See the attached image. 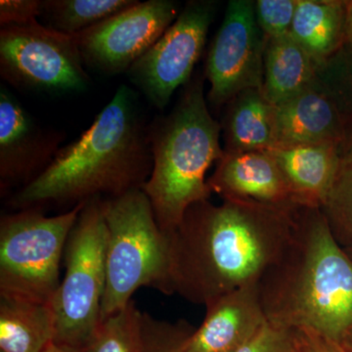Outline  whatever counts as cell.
<instances>
[{
    "instance_id": "cell-1",
    "label": "cell",
    "mask_w": 352,
    "mask_h": 352,
    "mask_svg": "<svg viewBox=\"0 0 352 352\" xmlns=\"http://www.w3.org/2000/svg\"><path fill=\"white\" fill-rule=\"evenodd\" d=\"M300 208L240 200L192 205L166 234L170 296L206 307L229 292L258 283L288 244Z\"/></svg>"
},
{
    "instance_id": "cell-2",
    "label": "cell",
    "mask_w": 352,
    "mask_h": 352,
    "mask_svg": "<svg viewBox=\"0 0 352 352\" xmlns=\"http://www.w3.org/2000/svg\"><path fill=\"white\" fill-rule=\"evenodd\" d=\"M149 124L138 95L120 85L91 126L63 146L47 170L9 200L14 210L55 205L75 208L142 189L153 170Z\"/></svg>"
},
{
    "instance_id": "cell-3",
    "label": "cell",
    "mask_w": 352,
    "mask_h": 352,
    "mask_svg": "<svg viewBox=\"0 0 352 352\" xmlns=\"http://www.w3.org/2000/svg\"><path fill=\"white\" fill-rule=\"evenodd\" d=\"M267 321L342 342L352 324V259L320 208H300L288 244L258 282Z\"/></svg>"
},
{
    "instance_id": "cell-4",
    "label": "cell",
    "mask_w": 352,
    "mask_h": 352,
    "mask_svg": "<svg viewBox=\"0 0 352 352\" xmlns=\"http://www.w3.org/2000/svg\"><path fill=\"white\" fill-rule=\"evenodd\" d=\"M204 76L191 78L170 113L149 124L153 170L142 190L164 234L177 227L192 205L210 200L206 175L224 155L221 124L208 112Z\"/></svg>"
},
{
    "instance_id": "cell-5",
    "label": "cell",
    "mask_w": 352,
    "mask_h": 352,
    "mask_svg": "<svg viewBox=\"0 0 352 352\" xmlns=\"http://www.w3.org/2000/svg\"><path fill=\"white\" fill-rule=\"evenodd\" d=\"M104 212L108 238L101 320L126 307L143 287L170 296L168 238L144 191L104 200Z\"/></svg>"
},
{
    "instance_id": "cell-6",
    "label": "cell",
    "mask_w": 352,
    "mask_h": 352,
    "mask_svg": "<svg viewBox=\"0 0 352 352\" xmlns=\"http://www.w3.org/2000/svg\"><path fill=\"white\" fill-rule=\"evenodd\" d=\"M85 203L55 217L38 208L0 219V296L51 305L69 233Z\"/></svg>"
},
{
    "instance_id": "cell-7",
    "label": "cell",
    "mask_w": 352,
    "mask_h": 352,
    "mask_svg": "<svg viewBox=\"0 0 352 352\" xmlns=\"http://www.w3.org/2000/svg\"><path fill=\"white\" fill-rule=\"evenodd\" d=\"M108 230L104 200L87 201L69 233L64 252V277L51 307L55 340L85 349L101 322L106 289Z\"/></svg>"
},
{
    "instance_id": "cell-8",
    "label": "cell",
    "mask_w": 352,
    "mask_h": 352,
    "mask_svg": "<svg viewBox=\"0 0 352 352\" xmlns=\"http://www.w3.org/2000/svg\"><path fill=\"white\" fill-rule=\"evenodd\" d=\"M74 36L38 20L0 29V75L14 87L60 94L82 92L91 80Z\"/></svg>"
},
{
    "instance_id": "cell-9",
    "label": "cell",
    "mask_w": 352,
    "mask_h": 352,
    "mask_svg": "<svg viewBox=\"0 0 352 352\" xmlns=\"http://www.w3.org/2000/svg\"><path fill=\"white\" fill-rule=\"evenodd\" d=\"M219 9L214 0H192L162 38L127 71L132 85L163 111L175 90L191 80Z\"/></svg>"
},
{
    "instance_id": "cell-10",
    "label": "cell",
    "mask_w": 352,
    "mask_h": 352,
    "mask_svg": "<svg viewBox=\"0 0 352 352\" xmlns=\"http://www.w3.org/2000/svg\"><path fill=\"white\" fill-rule=\"evenodd\" d=\"M266 41L254 1H229L206 61L205 78L210 83L208 100L214 107L228 104L244 90L263 88Z\"/></svg>"
},
{
    "instance_id": "cell-11",
    "label": "cell",
    "mask_w": 352,
    "mask_h": 352,
    "mask_svg": "<svg viewBox=\"0 0 352 352\" xmlns=\"http://www.w3.org/2000/svg\"><path fill=\"white\" fill-rule=\"evenodd\" d=\"M179 4L171 0L135 6L76 34L83 63L104 75L127 73L177 19Z\"/></svg>"
},
{
    "instance_id": "cell-12",
    "label": "cell",
    "mask_w": 352,
    "mask_h": 352,
    "mask_svg": "<svg viewBox=\"0 0 352 352\" xmlns=\"http://www.w3.org/2000/svg\"><path fill=\"white\" fill-rule=\"evenodd\" d=\"M61 132L36 122L6 87L0 88V192L31 184L61 149Z\"/></svg>"
},
{
    "instance_id": "cell-13",
    "label": "cell",
    "mask_w": 352,
    "mask_h": 352,
    "mask_svg": "<svg viewBox=\"0 0 352 352\" xmlns=\"http://www.w3.org/2000/svg\"><path fill=\"white\" fill-rule=\"evenodd\" d=\"M320 144L344 153L352 145L351 117L321 69L309 87L275 105V147Z\"/></svg>"
},
{
    "instance_id": "cell-14",
    "label": "cell",
    "mask_w": 352,
    "mask_h": 352,
    "mask_svg": "<svg viewBox=\"0 0 352 352\" xmlns=\"http://www.w3.org/2000/svg\"><path fill=\"white\" fill-rule=\"evenodd\" d=\"M208 184L222 200L256 201L286 210L300 208L268 151H224Z\"/></svg>"
},
{
    "instance_id": "cell-15",
    "label": "cell",
    "mask_w": 352,
    "mask_h": 352,
    "mask_svg": "<svg viewBox=\"0 0 352 352\" xmlns=\"http://www.w3.org/2000/svg\"><path fill=\"white\" fill-rule=\"evenodd\" d=\"M206 309L203 323L187 340L186 352H237L268 322L258 283L220 296Z\"/></svg>"
},
{
    "instance_id": "cell-16",
    "label": "cell",
    "mask_w": 352,
    "mask_h": 352,
    "mask_svg": "<svg viewBox=\"0 0 352 352\" xmlns=\"http://www.w3.org/2000/svg\"><path fill=\"white\" fill-rule=\"evenodd\" d=\"M300 208H321L337 173L342 147L333 144L275 147L268 150Z\"/></svg>"
},
{
    "instance_id": "cell-17",
    "label": "cell",
    "mask_w": 352,
    "mask_h": 352,
    "mask_svg": "<svg viewBox=\"0 0 352 352\" xmlns=\"http://www.w3.org/2000/svg\"><path fill=\"white\" fill-rule=\"evenodd\" d=\"M324 65L288 36L267 38L264 51L263 94L273 105L288 100L309 87Z\"/></svg>"
},
{
    "instance_id": "cell-18",
    "label": "cell",
    "mask_w": 352,
    "mask_h": 352,
    "mask_svg": "<svg viewBox=\"0 0 352 352\" xmlns=\"http://www.w3.org/2000/svg\"><path fill=\"white\" fill-rule=\"evenodd\" d=\"M346 0H298L289 36L325 65L346 43Z\"/></svg>"
},
{
    "instance_id": "cell-19",
    "label": "cell",
    "mask_w": 352,
    "mask_h": 352,
    "mask_svg": "<svg viewBox=\"0 0 352 352\" xmlns=\"http://www.w3.org/2000/svg\"><path fill=\"white\" fill-rule=\"evenodd\" d=\"M227 106L221 124L224 151H268L275 147V105L266 99L263 90H244Z\"/></svg>"
},
{
    "instance_id": "cell-20",
    "label": "cell",
    "mask_w": 352,
    "mask_h": 352,
    "mask_svg": "<svg viewBox=\"0 0 352 352\" xmlns=\"http://www.w3.org/2000/svg\"><path fill=\"white\" fill-rule=\"evenodd\" d=\"M55 333L51 305L0 296V351L43 352Z\"/></svg>"
},
{
    "instance_id": "cell-21",
    "label": "cell",
    "mask_w": 352,
    "mask_h": 352,
    "mask_svg": "<svg viewBox=\"0 0 352 352\" xmlns=\"http://www.w3.org/2000/svg\"><path fill=\"white\" fill-rule=\"evenodd\" d=\"M136 0H43L41 13L48 27L55 31L76 36L94 25L117 15Z\"/></svg>"
},
{
    "instance_id": "cell-22",
    "label": "cell",
    "mask_w": 352,
    "mask_h": 352,
    "mask_svg": "<svg viewBox=\"0 0 352 352\" xmlns=\"http://www.w3.org/2000/svg\"><path fill=\"white\" fill-rule=\"evenodd\" d=\"M85 352H143V312L133 300L101 320Z\"/></svg>"
},
{
    "instance_id": "cell-23",
    "label": "cell",
    "mask_w": 352,
    "mask_h": 352,
    "mask_svg": "<svg viewBox=\"0 0 352 352\" xmlns=\"http://www.w3.org/2000/svg\"><path fill=\"white\" fill-rule=\"evenodd\" d=\"M320 210L338 243L342 248L352 245V146L340 157L332 186Z\"/></svg>"
},
{
    "instance_id": "cell-24",
    "label": "cell",
    "mask_w": 352,
    "mask_h": 352,
    "mask_svg": "<svg viewBox=\"0 0 352 352\" xmlns=\"http://www.w3.org/2000/svg\"><path fill=\"white\" fill-rule=\"evenodd\" d=\"M195 328L188 322H168L143 312V352H186Z\"/></svg>"
},
{
    "instance_id": "cell-25",
    "label": "cell",
    "mask_w": 352,
    "mask_h": 352,
    "mask_svg": "<svg viewBox=\"0 0 352 352\" xmlns=\"http://www.w3.org/2000/svg\"><path fill=\"white\" fill-rule=\"evenodd\" d=\"M298 0H256L254 13L267 38L288 36L295 17Z\"/></svg>"
},
{
    "instance_id": "cell-26",
    "label": "cell",
    "mask_w": 352,
    "mask_h": 352,
    "mask_svg": "<svg viewBox=\"0 0 352 352\" xmlns=\"http://www.w3.org/2000/svg\"><path fill=\"white\" fill-rule=\"evenodd\" d=\"M321 74L338 92L352 120V44L346 43L324 65Z\"/></svg>"
},
{
    "instance_id": "cell-27",
    "label": "cell",
    "mask_w": 352,
    "mask_h": 352,
    "mask_svg": "<svg viewBox=\"0 0 352 352\" xmlns=\"http://www.w3.org/2000/svg\"><path fill=\"white\" fill-rule=\"evenodd\" d=\"M237 352H296L293 329L265 324Z\"/></svg>"
},
{
    "instance_id": "cell-28",
    "label": "cell",
    "mask_w": 352,
    "mask_h": 352,
    "mask_svg": "<svg viewBox=\"0 0 352 352\" xmlns=\"http://www.w3.org/2000/svg\"><path fill=\"white\" fill-rule=\"evenodd\" d=\"M41 13L38 0H1L0 25H24L36 20Z\"/></svg>"
},
{
    "instance_id": "cell-29",
    "label": "cell",
    "mask_w": 352,
    "mask_h": 352,
    "mask_svg": "<svg viewBox=\"0 0 352 352\" xmlns=\"http://www.w3.org/2000/svg\"><path fill=\"white\" fill-rule=\"evenodd\" d=\"M296 352H347L339 342L309 329H293Z\"/></svg>"
},
{
    "instance_id": "cell-30",
    "label": "cell",
    "mask_w": 352,
    "mask_h": 352,
    "mask_svg": "<svg viewBox=\"0 0 352 352\" xmlns=\"http://www.w3.org/2000/svg\"><path fill=\"white\" fill-rule=\"evenodd\" d=\"M43 352H85V349H80V347L52 342Z\"/></svg>"
},
{
    "instance_id": "cell-31",
    "label": "cell",
    "mask_w": 352,
    "mask_h": 352,
    "mask_svg": "<svg viewBox=\"0 0 352 352\" xmlns=\"http://www.w3.org/2000/svg\"><path fill=\"white\" fill-rule=\"evenodd\" d=\"M344 32H346V43L352 44V0H346V28H344Z\"/></svg>"
},
{
    "instance_id": "cell-32",
    "label": "cell",
    "mask_w": 352,
    "mask_h": 352,
    "mask_svg": "<svg viewBox=\"0 0 352 352\" xmlns=\"http://www.w3.org/2000/svg\"><path fill=\"white\" fill-rule=\"evenodd\" d=\"M340 346L344 347L347 352H352V324L351 327L349 328V330H347L346 336H344L342 342H340Z\"/></svg>"
},
{
    "instance_id": "cell-33",
    "label": "cell",
    "mask_w": 352,
    "mask_h": 352,
    "mask_svg": "<svg viewBox=\"0 0 352 352\" xmlns=\"http://www.w3.org/2000/svg\"><path fill=\"white\" fill-rule=\"evenodd\" d=\"M344 251L346 252V254H349V258L352 259V245H349V247L344 248Z\"/></svg>"
},
{
    "instance_id": "cell-34",
    "label": "cell",
    "mask_w": 352,
    "mask_h": 352,
    "mask_svg": "<svg viewBox=\"0 0 352 352\" xmlns=\"http://www.w3.org/2000/svg\"><path fill=\"white\" fill-rule=\"evenodd\" d=\"M0 352H2V351H0Z\"/></svg>"
}]
</instances>
